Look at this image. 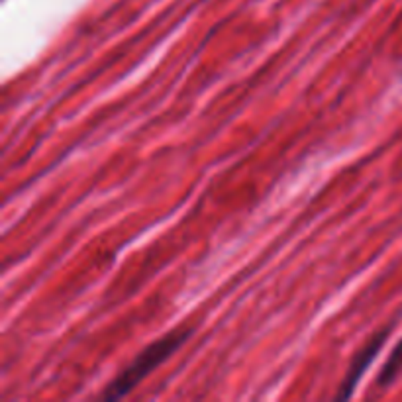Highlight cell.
I'll use <instances>...</instances> for the list:
<instances>
[{"label":"cell","instance_id":"6da1fadb","mask_svg":"<svg viewBox=\"0 0 402 402\" xmlns=\"http://www.w3.org/2000/svg\"><path fill=\"white\" fill-rule=\"evenodd\" d=\"M190 330L181 328V330H173L169 334H165L163 337H159L157 342L149 344L143 352L134 359V362L126 367V369L118 375V377L108 383L107 391H104V398L107 401H116V398H122L128 393H131L140 381L148 377L151 371L159 367L161 363H165L173 353L177 352L189 337Z\"/></svg>","mask_w":402,"mask_h":402},{"label":"cell","instance_id":"7a4b0ae2","mask_svg":"<svg viewBox=\"0 0 402 402\" xmlns=\"http://www.w3.org/2000/svg\"><path fill=\"white\" fill-rule=\"evenodd\" d=\"M386 336H389V328L383 330V332H379L377 336H373L367 344L363 345V349L357 353V357L353 359L352 367H349V373H347L344 385H342V391H339V398H349V396H352L353 389L357 386L362 375L367 371V367H369L371 363H373V359L377 357V353L381 352V347L385 345Z\"/></svg>","mask_w":402,"mask_h":402},{"label":"cell","instance_id":"3957f363","mask_svg":"<svg viewBox=\"0 0 402 402\" xmlns=\"http://www.w3.org/2000/svg\"><path fill=\"white\" fill-rule=\"evenodd\" d=\"M402 371V339L398 342V345L394 347L391 357L386 359V363L383 365V371L379 375V385L386 386L393 383L394 379L398 377V373Z\"/></svg>","mask_w":402,"mask_h":402}]
</instances>
